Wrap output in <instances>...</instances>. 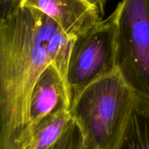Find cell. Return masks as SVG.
Segmentation results:
<instances>
[{
    "label": "cell",
    "mask_w": 149,
    "mask_h": 149,
    "mask_svg": "<svg viewBox=\"0 0 149 149\" xmlns=\"http://www.w3.org/2000/svg\"><path fill=\"white\" fill-rule=\"evenodd\" d=\"M74 42L36 9L18 6L1 17L0 149L20 148L29 124L32 90L49 64L58 67L68 84Z\"/></svg>",
    "instance_id": "6da1fadb"
},
{
    "label": "cell",
    "mask_w": 149,
    "mask_h": 149,
    "mask_svg": "<svg viewBox=\"0 0 149 149\" xmlns=\"http://www.w3.org/2000/svg\"><path fill=\"white\" fill-rule=\"evenodd\" d=\"M113 149H149V100L136 93L134 106Z\"/></svg>",
    "instance_id": "52a82bcc"
},
{
    "label": "cell",
    "mask_w": 149,
    "mask_h": 149,
    "mask_svg": "<svg viewBox=\"0 0 149 149\" xmlns=\"http://www.w3.org/2000/svg\"><path fill=\"white\" fill-rule=\"evenodd\" d=\"M85 145L82 131L74 119L59 141L50 149H84Z\"/></svg>",
    "instance_id": "9c48e42d"
},
{
    "label": "cell",
    "mask_w": 149,
    "mask_h": 149,
    "mask_svg": "<svg viewBox=\"0 0 149 149\" xmlns=\"http://www.w3.org/2000/svg\"><path fill=\"white\" fill-rule=\"evenodd\" d=\"M116 14V65L135 93L149 100V0H122Z\"/></svg>",
    "instance_id": "3957f363"
},
{
    "label": "cell",
    "mask_w": 149,
    "mask_h": 149,
    "mask_svg": "<svg viewBox=\"0 0 149 149\" xmlns=\"http://www.w3.org/2000/svg\"><path fill=\"white\" fill-rule=\"evenodd\" d=\"M68 86L58 67L51 63L42 72L32 90L29 106V124L20 148L31 131L52 113L71 109Z\"/></svg>",
    "instance_id": "8992f818"
},
{
    "label": "cell",
    "mask_w": 149,
    "mask_h": 149,
    "mask_svg": "<svg viewBox=\"0 0 149 149\" xmlns=\"http://www.w3.org/2000/svg\"><path fill=\"white\" fill-rule=\"evenodd\" d=\"M74 121L70 110H63L42 119L31 131L21 149H50Z\"/></svg>",
    "instance_id": "ba28073f"
},
{
    "label": "cell",
    "mask_w": 149,
    "mask_h": 149,
    "mask_svg": "<svg viewBox=\"0 0 149 149\" xmlns=\"http://www.w3.org/2000/svg\"><path fill=\"white\" fill-rule=\"evenodd\" d=\"M116 69V14L113 11L74 40L67 71L71 103L90 84Z\"/></svg>",
    "instance_id": "277c9868"
},
{
    "label": "cell",
    "mask_w": 149,
    "mask_h": 149,
    "mask_svg": "<svg viewBox=\"0 0 149 149\" xmlns=\"http://www.w3.org/2000/svg\"><path fill=\"white\" fill-rule=\"evenodd\" d=\"M96 2H97V6L99 7V10H100V13L101 16L103 17L105 13V7H106V2H107L108 0H95Z\"/></svg>",
    "instance_id": "8fae6325"
},
{
    "label": "cell",
    "mask_w": 149,
    "mask_h": 149,
    "mask_svg": "<svg viewBox=\"0 0 149 149\" xmlns=\"http://www.w3.org/2000/svg\"><path fill=\"white\" fill-rule=\"evenodd\" d=\"M18 3L20 7L45 13L74 40L103 20L95 0H18Z\"/></svg>",
    "instance_id": "5b68a950"
},
{
    "label": "cell",
    "mask_w": 149,
    "mask_h": 149,
    "mask_svg": "<svg viewBox=\"0 0 149 149\" xmlns=\"http://www.w3.org/2000/svg\"><path fill=\"white\" fill-rule=\"evenodd\" d=\"M84 149H89V148H88V147L87 146V145H85V147H84Z\"/></svg>",
    "instance_id": "7c38bea8"
},
{
    "label": "cell",
    "mask_w": 149,
    "mask_h": 149,
    "mask_svg": "<svg viewBox=\"0 0 149 149\" xmlns=\"http://www.w3.org/2000/svg\"><path fill=\"white\" fill-rule=\"evenodd\" d=\"M136 93L117 69L86 87L71 103V113L89 149H113L135 101Z\"/></svg>",
    "instance_id": "7a4b0ae2"
},
{
    "label": "cell",
    "mask_w": 149,
    "mask_h": 149,
    "mask_svg": "<svg viewBox=\"0 0 149 149\" xmlns=\"http://www.w3.org/2000/svg\"><path fill=\"white\" fill-rule=\"evenodd\" d=\"M1 4V17H4L8 13L19 6L18 0H0Z\"/></svg>",
    "instance_id": "30bf717a"
}]
</instances>
